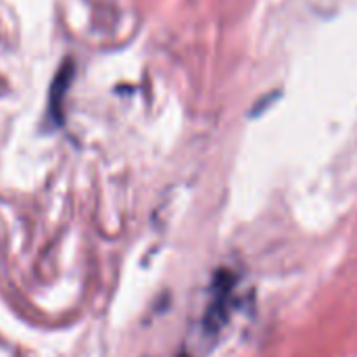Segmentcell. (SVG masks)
<instances>
[{
	"mask_svg": "<svg viewBox=\"0 0 357 357\" xmlns=\"http://www.w3.org/2000/svg\"><path fill=\"white\" fill-rule=\"evenodd\" d=\"M232 278L228 276H220L215 280V291H213V301L207 310V316H205V328L207 331H218L224 320H226V312H228V305H230V291H232Z\"/></svg>",
	"mask_w": 357,
	"mask_h": 357,
	"instance_id": "1",
	"label": "cell"
}]
</instances>
